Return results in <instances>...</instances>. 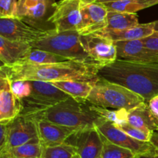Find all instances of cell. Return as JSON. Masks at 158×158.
Listing matches in <instances>:
<instances>
[{
    "label": "cell",
    "mask_w": 158,
    "mask_h": 158,
    "mask_svg": "<svg viewBox=\"0 0 158 158\" xmlns=\"http://www.w3.org/2000/svg\"><path fill=\"white\" fill-rule=\"evenodd\" d=\"M100 68L95 65L69 60L52 64L2 65L0 75L11 81L55 82L61 80H80L94 83L100 78Z\"/></svg>",
    "instance_id": "obj_1"
},
{
    "label": "cell",
    "mask_w": 158,
    "mask_h": 158,
    "mask_svg": "<svg viewBox=\"0 0 158 158\" xmlns=\"http://www.w3.org/2000/svg\"><path fill=\"white\" fill-rule=\"evenodd\" d=\"M99 76L118 83L143 97L148 103L158 96V63H137L117 60L103 66Z\"/></svg>",
    "instance_id": "obj_2"
},
{
    "label": "cell",
    "mask_w": 158,
    "mask_h": 158,
    "mask_svg": "<svg viewBox=\"0 0 158 158\" xmlns=\"http://www.w3.org/2000/svg\"><path fill=\"white\" fill-rule=\"evenodd\" d=\"M32 119H43L56 124L80 130L96 126L102 119L90 107V104L67 99L36 114Z\"/></svg>",
    "instance_id": "obj_3"
},
{
    "label": "cell",
    "mask_w": 158,
    "mask_h": 158,
    "mask_svg": "<svg viewBox=\"0 0 158 158\" xmlns=\"http://www.w3.org/2000/svg\"><path fill=\"white\" fill-rule=\"evenodd\" d=\"M86 102L94 106L111 109H133L144 103V99L125 86L100 77L94 84Z\"/></svg>",
    "instance_id": "obj_4"
},
{
    "label": "cell",
    "mask_w": 158,
    "mask_h": 158,
    "mask_svg": "<svg viewBox=\"0 0 158 158\" xmlns=\"http://www.w3.org/2000/svg\"><path fill=\"white\" fill-rule=\"evenodd\" d=\"M31 46L35 49L60 55L69 60L99 66L85 50L80 41V34L78 31L56 32L54 29Z\"/></svg>",
    "instance_id": "obj_5"
},
{
    "label": "cell",
    "mask_w": 158,
    "mask_h": 158,
    "mask_svg": "<svg viewBox=\"0 0 158 158\" xmlns=\"http://www.w3.org/2000/svg\"><path fill=\"white\" fill-rule=\"evenodd\" d=\"M32 91L28 97L21 100L22 117H34L40 113L70 98L68 94L49 82L31 81Z\"/></svg>",
    "instance_id": "obj_6"
},
{
    "label": "cell",
    "mask_w": 158,
    "mask_h": 158,
    "mask_svg": "<svg viewBox=\"0 0 158 158\" xmlns=\"http://www.w3.org/2000/svg\"><path fill=\"white\" fill-rule=\"evenodd\" d=\"M56 6L55 0L18 4L17 18L35 29L49 32L55 29L50 18Z\"/></svg>",
    "instance_id": "obj_7"
},
{
    "label": "cell",
    "mask_w": 158,
    "mask_h": 158,
    "mask_svg": "<svg viewBox=\"0 0 158 158\" xmlns=\"http://www.w3.org/2000/svg\"><path fill=\"white\" fill-rule=\"evenodd\" d=\"M105 137L96 126L75 131L65 143L73 147L80 158H100Z\"/></svg>",
    "instance_id": "obj_8"
},
{
    "label": "cell",
    "mask_w": 158,
    "mask_h": 158,
    "mask_svg": "<svg viewBox=\"0 0 158 158\" xmlns=\"http://www.w3.org/2000/svg\"><path fill=\"white\" fill-rule=\"evenodd\" d=\"M96 127L106 140L114 144L130 150L136 155L154 152L155 147L152 143L132 138L121 129L105 119L102 118L96 124Z\"/></svg>",
    "instance_id": "obj_9"
},
{
    "label": "cell",
    "mask_w": 158,
    "mask_h": 158,
    "mask_svg": "<svg viewBox=\"0 0 158 158\" xmlns=\"http://www.w3.org/2000/svg\"><path fill=\"white\" fill-rule=\"evenodd\" d=\"M80 41L89 56L101 69L117 60L114 42L97 33L80 35Z\"/></svg>",
    "instance_id": "obj_10"
},
{
    "label": "cell",
    "mask_w": 158,
    "mask_h": 158,
    "mask_svg": "<svg viewBox=\"0 0 158 158\" xmlns=\"http://www.w3.org/2000/svg\"><path fill=\"white\" fill-rule=\"evenodd\" d=\"M49 32L35 29L18 18L0 19V36L11 41L32 45Z\"/></svg>",
    "instance_id": "obj_11"
},
{
    "label": "cell",
    "mask_w": 158,
    "mask_h": 158,
    "mask_svg": "<svg viewBox=\"0 0 158 158\" xmlns=\"http://www.w3.org/2000/svg\"><path fill=\"white\" fill-rule=\"evenodd\" d=\"M82 0H62L57 4L50 23L56 32L78 31L81 22Z\"/></svg>",
    "instance_id": "obj_12"
},
{
    "label": "cell",
    "mask_w": 158,
    "mask_h": 158,
    "mask_svg": "<svg viewBox=\"0 0 158 158\" xmlns=\"http://www.w3.org/2000/svg\"><path fill=\"white\" fill-rule=\"evenodd\" d=\"M81 22L78 32L81 35L100 32L107 25L108 11L103 3H81Z\"/></svg>",
    "instance_id": "obj_13"
},
{
    "label": "cell",
    "mask_w": 158,
    "mask_h": 158,
    "mask_svg": "<svg viewBox=\"0 0 158 158\" xmlns=\"http://www.w3.org/2000/svg\"><path fill=\"white\" fill-rule=\"evenodd\" d=\"M8 125L7 143L1 151L40 140L36 123L33 119L19 116Z\"/></svg>",
    "instance_id": "obj_14"
},
{
    "label": "cell",
    "mask_w": 158,
    "mask_h": 158,
    "mask_svg": "<svg viewBox=\"0 0 158 158\" xmlns=\"http://www.w3.org/2000/svg\"><path fill=\"white\" fill-rule=\"evenodd\" d=\"M117 60L137 63H158V53L148 49L141 40L114 42Z\"/></svg>",
    "instance_id": "obj_15"
},
{
    "label": "cell",
    "mask_w": 158,
    "mask_h": 158,
    "mask_svg": "<svg viewBox=\"0 0 158 158\" xmlns=\"http://www.w3.org/2000/svg\"><path fill=\"white\" fill-rule=\"evenodd\" d=\"M36 123L39 139L43 148L58 146L65 143L75 131L71 127L62 126L43 119H33Z\"/></svg>",
    "instance_id": "obj_16"
},
{
    "label": "cell",
    "mask_w": 158,
    "mask_h": 158,
    "mask_svg": "<svg viewBox=\"0 0 158 158\" xmlns=\"http://www.w3.org/2000/svg\"><path fill=\"white\" fill-rule=\"evenodd\" d=\"M21 110V100L12 93L11 80L0 75V123H11L20 115Z\"/></svg>",
    "instance_id": "obj_17"
},
{
    "label": "cell",
    "mask_w": 158,
    "mask_h": 158,
    "mask_svg": "<svg viewBox=\"0 0 158 158\" xmlns=\"http://www.w3.org/2000/svg\"><path fill=\"white\" fill-rule=\"evenodd\" d=\"M128 124L148 133L154 134L158 130V118L151 113L148 103H143L130 110Z\"/></svg>",
    "instance_id": "obj_18"
},
{
    "label": "cell",
    "mask_w": 158,
    "mask_h": 158,
    "mask_svg": "<svg viewBox=\"0 0 158 158\" xmlns=\"http://www.w3.org/2000/svg\"><path fill=\"white\" fill-rule=\"evenodd\" d=\"M98 35L112 40L113 42L130 41L143 40L154 33V22L150 23L139 24L137 26L122 31H100L96 32Z\"/></svg>",
    "instance_id": "obj_19"
},
{
    "label": "cell",
    "mask_w": 158,
    "mask_h": 158,
    "mask_svg": "<svg viewBox=\"0 0 158 158\" xmlns=\"http://www.w3.org/2000/svg\"><path fill=\"white\" fill-rule=\"evenodd\" d=\"M30 44L19 43L0 36V60L2 65L18 63L31 49Z\"/></svg>",
    "instance_id": "obj_20"
},
{
    "label": "cell",
    "mask_w": 158,
    "mask_h": 158,
    "mask_svg": "<svg viewBox=\"0 0 158 158\" xmlns=\"http://www.w3.org/2000/svg\"><path fill=\"white\" fill-rule=\"evenodd\" d=\"M51 83L74 100L81 103H86L94 86L93 83L80 80H61L51 82Z\"/></svg>",
    "instance_id": "obj_21"
},
{
    "label": "cell",
    "mask_w": 158,
    "mask_h": 158,
    "mask_svg": "<svg viewBox=\"0 0 158 158\" xmlns=\"http://www.w3.org/2000/svg\"><path fill=\"white\" fill-rule=\"evenodd\" d=\"M43 147L40 140L0 151V158H42Z\"/></svg>",
    "instance_id": "obj_22"
},
{
    "label": "cell",
    "mask_w": 158,
    "mask_h": 158,
    "mask_svg": "<svg viewBox=\"0 0 158 158\" xmlns=\"http://www.w3.org/2000/svg\"><path fill=\"white\" fill-rule=\"evenodd\" d=\"M106 19L107 25L103 29L105 31H122L140 24L137 13L108 11Z\"/></svg>",
    "instance_id": "obj_23"
},
{
    "label": "cell",
    "mask_w": 158,
    "mask_h": 158,
    "mask_svg": "<svg viewBox=\"0 0 158 158\" xmlns=\"http://www.w3.org/2000/svg\"><path fill=\"white\" fill-rule=\"evenodd\" d=\"M107 11L137 13L138 11L158 4V0H126L103 3Z\"/></svg>",
    "instance_id": "obj_24"
},
{
    "label": "cell",
    "mask_w": 158,
    "mask_h": 158,
    "mask_svg": "<svg viewBox=\"0 0 158 158\" xmlns=\"http://www.w3.org/2000/svg\"><path fill=\"white\" fill-rule=\"evenodd\" d=\"M69 61L65 57L46 50L32 48L16 64H52Z\"/></svg>",
    "instance_id": "obj_25"
},
{
    "label": "cell",
    "mask_w": 158,
    "mask_h": 158,
    "mask_svg": "<svg viewBox=\"0 0 158 158\" xmlns=\"http://www.w3.org/2000/svg\"><path fill=\"white\" fill-rule=\"evenodd\" d=\"M90 104V103H89ZM90 107L94 110L100 117L108 121L111 122L114 126L122 127L128 124V114L129 110L126 109H107L90 104Z\"/></svg>",
    "instance_id": "obj_26"
},
{
    "label": "cell",
    "mask_w": 158,
    "mask_h": 158,
    "mask_svg": "<svg viewBox=\"0 0 158 158\" xmlns=\"http://www.w3.org/2000/svg\"><path fill=\"white\" fill-rule=\"evenodd\" d=\"M136 156L130 150L114 144L105 138L100 158H135Z\"/></svg>",
    "instance_id": "obj_27"
},
{
    "label": "cell",
    "mask_w": 158,
    "mask_h": 158,
    "mask_svg": "<svg viewBox=\"0 0 158 158\" xmlns=\"http://www.w3.org/2000/svg\"><path fill=\"white\" fill-rule=\"evenodd\" d=\"M76 154L73 147L66 143L54 147L43 148L42 158H73Z\"/></svg>",
    "instance_id": "obj_28"
},
{
    "label": "cell",
    "mask_w": 158,
    "mask_h": 158,
    "mask_svg": "<svg viewBox=\"0 0 158 158\" xmlns=\"http://www.w3.org/2000/svg\"><path fill=\"white\" fill-rule=\"evenodd\" d=\"M11 89L15 97L21 100L31 94L32 91V83L26 80L11 81Z\"/></svg>",
    "instance_id": "obj_29"
},
{
    "label": "cell",
    "mask_w": 158,
    "mask_h": 158,
    "mask_svg": "<svg viewBox=\"0 0 158 158\" xmlns=\"http://www.w3.org/2000/svg\"><path fill=\"white\" fill-rule=\"evenodd\" d=\"M18 2L16 0H0V18H17Z\"/></svg>",
    "instance_id": "obj_30"
},
{
    "label": "cell",
    "mask_w": 158,
    "mask_h": 158,
    "mask_svg": "<svg viewBox=\"0 0 158 158\" xmlns=\"http://www.w3.org/2000/svg\"><path fill=\"white\" fill-rule=\"evenodd\" d=\"M119 128L121 129L123 132L126 133L127 134H128L132 138L142 142H147V143H151L153 134H151V133L145 132L142 130L131 126L130 124H127L125 126Z\"/></svg>",
    "instance_id": "obj_31"
},
{
    "label": "cell",
    "mask_w": 158,
    "mask_h": 158,
    "mask_svg": "<svg viewBox=\"0 0 158 158\" xmlns=\"http://www.w3.org/2000/svg\"><path fill=\"white\" fill-rule=\"evenodd\" d=\"M144 46L150 50L158 53V36L152 35L141 40Z\"/></svg>",
    "instance_id": "obj_32"
},
{
    "label": "cell",
    "mask_w": 158,
    "mask_h": 158,
    "mask_svg": "<svg viewBox=\"0 0 158 158\" xmlns=\"http://www.w3.org/2000/svg\"><path fill=\"white\" fill-rule=\"evenodd\" d=\"M9 125L0 123V151L4 149L7 143Z\"/></svg>",
    "instance_id": "obj_33"
},
{
    "label": "cell",
    "mask_w": 158,
    "mask_h": 158,
    "mask_svg": "<svg viewBox=\"0 0 158 158\" xmlns=\"http://www.w3.org/2000/svg\"><path fill=\"white\" fill-rule=\"evenodd\" d=\"M148 107L153 114L158 118V96L153 97L148 103Z\"/></svg>",
    "instance_id": "obj_34"
},
{
    "label": "cell",
    "mask_w": 158,
    "mask_h": 158,
    "mask_svg": "<svg viewBox=\"0 0 158 158\" xmlns=\"http://www.w3.org/2000/svg\"><path fill=\"white\" fill-rule=\"evenodd\" d=\"M151 143H152L155 148H157L158 147V130L157 131H155V132L154 133V134H153Z\"/></svg>",
    "instance_id": "obj_35"
},
{
    "label": "cell",
    "mask_w": 158,
    "mask_h": 158,
    "mask_svg": "<svg viewBox=\"0 0 158 158\" xmlns=\"http://www.w3.org/2000/svg\"><path fill=\"white\" fill-rule=\"evenodd\" d=\"M135 158H157L154 155V152L149 153V154H140V155H137Z\"/></svg>",
    "instance_id": "obj_36"
},
{
    "label": "cell",
    "mask_w": 158,
    "mask_h": 158,
    "mask_svg": "<svg viewBox=\"0 0 158 158\" xmlns=\"http://www.w3.org/2000/svg\"><path fill=\"white\" fill-rule=\"evenodd\" d=\"M50 0H19L18 4H23L25 2H46Z\"/></svg>",
    "instance_id": "obj_37"
},
{
    "label": "cell",
    "mask_w": 158,
    "mask_h": 158,
    "mask_svg": "<svg viewBox=\"0 0 158 158\" xmlns=\"http://www.w3.org/2000/svg\"><path fill=\"white\" fill-rule=\"evenodd\" d=\"M154 33L153 34V35H157L158 36V20L154 22Z\"/></svg>",
    "instance_id": "obj_38"
},
{
    "label": "cell",
    "mask_w": 158,
    "mask_h": 158,
    "mask_svg": "<svg viewBox=\"0 0 158 158\" xmlns=\"http://www.w3.org/2000/svg\"><path fill=\"white\" fill-rule=\"evenodd\" d=\"M116 1H126V0H97V2L104 3L108 2H116Z\"/></svg>",
    "instance_id": "obj_39"
},
{
    "label": "cell",
    "mask_w": 158,
    "mask_h": 158,
    "mask_svg": "<svg viewBox=\"0 0 158 158\" xmlns=\"http://www.w3.org/2000/svg\"><path fill=\"white\" fill-rule=\"evenodd\" d=\"M97 0H82V2L84 3H91L94 2H97Z\"/></svg>",
    "instance_id": "obj_40"
},
{
    "label": "cell",
    "mask_w": 158,
    "mask_h": 158,
    "mask_svg": "<svg viewBox=\"0 0 158 158\" xmlns=\"http://www.w3.org/2000/svg\"><path fill=\"white\" fill-rule=\"evenodd\" d=\"M154 155L155 157L158 158V147L157 148H155V150H154Z\"/></svg>",
    "instance_id": "obj_41"
},
{
    "label": "cell",
    "mask_w": 158,
    "mask_h": 158,
    "mask_svg": "<svg viewBox=\"0 0 158 158\" xmlns=\"http://www.w3.org/2000/svg\"><path fill=\"white\" fill-rule=\"evenodd\" d=\"M73 158H80V157H79V156H77V155H75V156H74V157H73Z\"/></svg>",
    "instance_id": "obj_42"
}]
</instances>
